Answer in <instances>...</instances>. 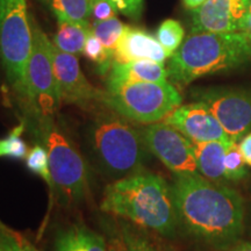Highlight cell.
<instances>
[{
    "instance_id": "1",
    "label": "cell",
    "mask_w": 251,
    "mask_h": 251,
    "mask_svg": "<svg viewBox=\"0 0 251 251\" xmlns=\"http://www.w3.org/2000/svg\"><path fill=\"white\" fill-rule=\"evenodd\" d=\"M172 190L180 224L194 237L218 250L241 241L246 211L237 191L200 174L175 175Z\"/></svg>"
},
{
    "instance_id": "2",
    "label": "cell",
    "mask_w": 251,
    "mask_h": 251,
    "mask_svg": "<svg viewBox=\"0 0 251 251\" xmlns=\"http://www.w3.org/2000/svg\"><path fill=\"white\" fill-rule=\"evenodd\" d=\"M100 209L172 237L180 224L172 186L159 175L137 171L107 185Z\"/></svg>"
},
{
    "instance_id": "3",
    "label": "cell",
    "mask_w": 251,
    "mask_h": 251,
    "mask_svg": "<svg viewBox=\"0 0 251 251\" xmlns=\"http://www.w3.org/2000/svg\"><path fill=\"white\" fill-rule=\"evenodd\" d=\"M251 61V42L240 31L191 33L168 64L169 79L179 86L231 70Z\"/></svg>"
},
{
    "instance_id": "4",
    "label": "cell",
    "mask_w": 251,
    "mask_h": 251,
    "mask_svg": "<svg viewBox=\"0 0 251 251\" xmlns=\"http://www.w3.org/2000/svg\"><path fill=\"white\" fill-rule=\"evenodd\" d=\"M91 148L108 175L126 177L140 171L144 161L142 134L121 115H103L91 128Z\"/></svg>"
},
{
    "instance_id": "5",
    "label": "cell",
    "mask_w": 251,
    "mask_h": 251,
    "mask_svg": "<svg viewBox=\"0 0 251 251\" xmlns=\"http://www.w3.org/2000/svg\"><path fill=\"white\" fill-rule=\"evenodd\" d=\"M183 101L179 91L170 81L131 83L106 86L103 105L127 120L139 124H156L179 107Z\"/></svg>"
},
{
    "instance_id": "6",
    "label": "cell",
    "mask_w": 251,
    "mask_h": 251,
    "mask_svg": "<svg viewBox=\"0 0 251 251\" xmlns=\"http://www.w3.org/2000/svg\"><path fill=\"white\" fill-rule=\"evenodd\" d=\"M33 31L27 0H0V62L6 79L25 102Z\"/></svg>"
},
{
    "instance_id": "7",
    "label": "cell",
    "mask_w": 251,
    "mask_h": 251,
    "mask_svg": "<svg viewBox=\"0 0 251 251\" xmlns=\"http://www.w3.org/2000/svg\"><path fill=\"white\" fill-rule=\"evenodd\" d=\"M33 46L26 74L25 106L33 113L37 122L51 120L59 106L57 81L54 71L51 41L30 15Z\"/></svg>"
},
{
    "instance_id": "8",
    "label": "cell",
    "mask_w": 251,
    "mask_h": 251,
    "mask_svg": "<svg viewBox=\"0 0 251 251\" xmlns=\"http://www.w3.org/2000/svg\"><path fill=\"white\" fill-rule=\"evenodd\" d=\"M39 124L45 135L55 188L68 202L78 201L85 196L89 186L85 161L70 140L52 125V119Z\"/></svg>"
},
{
    "instance_id": "9",
    "label": "cell",
    "mask_w": 251,
    "mask_h": 251,
    "mask_svg": "<svg viewBox=\"0 0 251 251\" xmlns=\"http://www.w3.org/2000/svg\"><path fill=\"white\" fill-rule=\"evenodd\" d=\"M191 96L211 109L234 142H240L251 131V89L207 87L193 90Z\"/></svg>"
},
{
    "instance_id": "10",
    "label": "cell",
    "mask_w": 251,
    "mask_h": 251,
    "mask_svg": "<svg viewBox=\"0 0 251 251\" xmlns=\"http://www.w3.org/2000/svg\"><path fill=\"white\" fill-rule=\"evenodd\" d=\"M150 152L174 175L199 174L193 142L165 121L150 124L141 131Z\"/></svg>"
},
{
    "instance_id": "11",
    "label": "cell",
    "mask_w": 251,
    "mask_h": 251,
    "mask_svg": "<svg viewBox=\"0 0 251 251\" xmlns=\"http://www.w3.org/2000/svg\"><path fill=\"white\" fill-rule=\"evenodd\" d=\"M51 52L61 103L86 106L101 100L103 91L87 80L76 55L62 51L52 42Z\"/></svg>"
},
{
    "instance_id": "12",
    "label": "cell",
    "mask_w": 251,
    "mask_h": 251,
    "mask_svg": "<svg viewBox=\"0 0 251 251\" xmlns=\"http://www.w3.org/2000/svg\"><path fill=\"white\" fill-rule=\"evenodd\" d=\"M163 121L179 130L193 143L231 141L213 112L201 101L180 105Z\"/></svg>"
},
{
    "instance_id": "13",
    "label": "cell",
    "mask_w": 251,
    "mask_h": 251,
    "mask_svg": "<svg viewBox=\"0 0 251 251\" xmlns=\"http://www.w3.org/2000/svg\"><path fill=\"white\" fill-rule=\"evenodd\" d=\"M248 0H206L192 11L191 33H235Z\"/></svg>"
},
{
    "instance_id": "14",
    "label": "cell",
    "mask_w": 251,
    "mask_h": 251,
    "mask_svg": "<svg viewBox=\"0 0 251 251\" xmlns=\"http://www.w3.org/2000/svg\"><path fill=\"white\" fill-rule=\"evenodd\" d=\"M168 58L170 56L156 37L146 30L130 26H126L114 50V63L150 59L164 64Z\"/></svg>"
},
{
    "instance_id": "15",
    "label": "cell",
    "mask_w": 251,
    "mask_h": 251,
    "mask_svg": "<svg viewBox=\"0 0 251 251\" xmlns=\"http://www.w3.org/2000/svg\"><path fill=\"white\" fill-rule=\"evenodd\" d=\"M168 79V69H165L164 64L150 59H136L127 63H113L107 75L106 86L131 83H163Z\"/></svg>"
},
{
    "instance_id": "16",
    "label": "cell",
    "mask_w": 251,
    "mask_h": 251,
    "mask_svg": "<svg viewBox=\"0 0 251 251\" xmlns=\"http://www.w3.org/2000/svg\"><path fill=\"white\" fill-rule=\"evenodd\" d=\"M234 141H209L193 143L198 172L213 183L225 184V155L228 146Z\"/></svg>"
},
{
    "instance_id": "17",
    "label": "cell",
    "mask_w": 251,
    "mask_h": 251,
    "mask_svg": "<svg viewBox=\"0 0 251 251\" xmlns=\"http://www.w3.org/2000/svg\"><path fill=\"white\" fill-rule=\"evenodd\" d=\"M57 29L51 42L62 51L72 55L83 54L84 46L91 31V25L57 17Z\"/></svg>"
},
{
    "instance_id": "18",
    "label": "cell",
    "mask_w": 251,
    "mask_h": 251,
    "mask_svg": "<svg viewBox=\"0 0 251 251\" xmlns=\"http://www.w3.org/2000/svg\"><path fill=\"white\" fill-rule=\"evenodd\" d=\"M55 251H108L105 240L85 226L74 225L58 234Z\"/></svg>"
},
{
    "instance_id": "19",
    "label": "cell",
    "mask_w": 251,
    "mask_h": 251,
    "mask_svg": "<svg viewBox=\"0 0 251 251\" xmlns=\"http://www.w3.org/2000/svg\"><path fill=\"white\" fill-rule=\"evenodd\" d=\"M55 15L90 24L92 0H37Z\"/></svg>"
},
{
    "instance_id": "20",
    "label": "cell",
    "mask_w": 251,
    "mask_h": 251,
    "mask_svg": "<svg viewBox=\"0 0 251 251\" xmlns=\"http://www.w3.org/2000/svg\"><path fill=\"white\" fill-rule=\"evenodd\" d=\"M83 55L96 64L97 70L101 76H107L113 63H114V52L108 51L101 45V42L94 36L92 30L90 31L89 36L86 39Z\"/></svg>"
},
{
    "instance_id": "21",
    "label": "cell",
    "mask_w": 251,
    "mask_h": 251,
    "mask_svg": "<svg viewBox=\"0 0 251 251\" xmlns=\"http://www.w3.org/2000/svg\"><path fill=\"white\" fill-rule=\"evenodd\" d=\"M126 26L119 19L112 18L108 20L93 21L91 25V30L94 36L98 39L101 45L105 47L108 51L114 52L120 37L124 34Z\"/></svg>"
},
{
    "instance_id": "22",
    "label": "cell",
    "mask_w": 251,
    "mask_h": 251,
    "mask_svg": "<svg viewBox=\"0 0 251 251\" xmlns=\"http://www.w3.org/2000/svg\"><path fill=\"white\" fill-rule=\"evenodd\" d=\"M26 166L30 172L40 176L46 181L52 196L56 188L54 180H52L51 172H50L48 151H47L46 147L40 146V144L34 146L26 156Z\"/></svg>"
},
{
    "instance_id": "23",
    "label": "cell",
    "mask_w": 251,
    "mask_h": 251,
    "mask_svg": "<svg viewBox=\"0 0 251 251\" xmlns=\"http://www.w3.org/2000/svg\"><path fill=\"white\" fill-rule=\"evenodd\" d=\"M185 31L179 21L165 20L161 24L156 33V39L161 43L163 48L166 50L169 56L174 55V52L177 51L184 41Z\"/></svg>"
},
{
    "instance_id": "24",
    "label": "cell",
    "mask_w": 251,
    "mask_h": 251,
    "mask_svg": "<svg viewBox=\"0 0 251 251\" xmlns=\"http://www.w3.org/2000/svg\"><path fill=\"white\" fill-rule=\"evenodd\" d=\"M246 165L247 163L241 152L238 142H231L225 155V176L227 181L236 183L247 177L248 170Z\"/></svg>"
},
{
    "instance_id": "25",
    "label": "cell",
    "mask_w": 251,
    "mask_h": 251,
    "mask_svg": "<svg viewBox=\"0 0 251 251\" xmlns=\"http://www.w3.org/2000/svg\"><path fill=\"white\" fill-rule=\"evenodd\" d=\"M25 131V126L14 127L8 135L0 140V157H11L14 159H26L29 150L21 135Z\"/></svg>"
},
{
    "instance_id": "26",
    "label": "cell",
    "mask_w": 251,
    "mask_h": 251,
    "mask_svg": "<svg viewBox=\"0 0 251 251\" xmlns=\"http://www.w3.org/2000/svg\"><path fill=\"white\" fill-rule=\"evenodd\" d=\"M0 251H40L25 235L0 221Z\"/></svg>"
},
{
    "instance_id": "27",
    "label": "cell",
    "mask_w": 251,
    "mask_h": 251,
    "mask_svg": "<svg viewBox=\"0 0 251 251\" xmlns=\"http://www.w3.org/2000/svg\"><path fill=\"white\" fill-rule=\"evenodd\" d=\"M118 12L119 11L112 0H92L91 18H93L94 21H102L115 18Z\"/></svg>"
},
{
    "instance_id": "28",
    "label": "cell",
    "mask_w": 251,
    "mask_h": 251,
    "mask_svg": "<svg viewBox=\"0 0 251 251\" xmlns=\"http://www.w3.org/2000/svg\"><path fill=\"white\" fill-rule=\"evenodd\" d=\"M122 237L126 251H157L147 238L129 231L128 229H125Z\"/></svg>"
},
{
    "instance_id": "29",
    "label": "cell",
    "mask_w": 251,
    "mask_h": 251,
    "mask_svg": "<svg viewBox=\"0 0 251 251\" xmlns=\"http://www.w3.org/2000/svg\"><path fill=\"white\" fill-rule=\"evenodd\" d=\"M120 13L139 20L143 12V0H112Z\"/></svg>"
},
{
    "instance_id": "30",
    "label": "cell",
    "mask_w": 251,
    "mask_h": 251,
    "mask_svg": "<svg viewBox=\"0 0 251 251\" xmlns=\"http://www.w3.org/2000/svg\"><path fill=\"white\" fill-rule=\"evenodd\" d=\"M238 146H240L241 152H242L247 165L251 166V131L244 135L240 142H238Z\"/></svg>"
},
{
    "instance_id": "31",
    "label": "cell",
    "mask_w": 251,
    "mask_h": 251,
    "mask_svg": "<svg viewBox=\"0 0 251 251\" xmlns=\"http://www.w3.org/2000/svg\"><path fill=\"white\" fill-rule=\"evenodd\" d=\"M238 31L242 33L251 42V11H247V13L241 19L240 25H238Z\"/></svg>"
},
{
    "instance_id": "32",
    "label": "cell",
    "mask_w": 251,
    "mask_h": 251,
    "mask_svg": "<svg viewBox=\"0 0 251 251\" xmlns=\"http://www.w3.org/2000/svg\"><path fill=\"white\" fill-rule=\"evenodd\" d=\"M229 251H251V242L247 241H238L234 247H231Z\"/></svg>"
},
{
    "instance_id": "33",
    "label": "cell",
    "mask_w": 251,
    "mask_h": 251,
    "mask_svg": "<svg viewBox=\"0 0 251 251\" xmlns=\"http://www.w3.org/2000/svg\"><path fill=\"white\" fill-rule=\"evenodd\" d=\"M206 0H183L184 2V6L188 9H196L197 7H199L200 5L203 4Z\"/></svg>"
},
{
    "instance_id": "34",
    "label": "cell",
    "mask_w": 251,
    "mask_h": 251,
    "mask_svg": "<svg viewBox=\"0 0 251 251\" xmlns=\"http://www.w3.org/2000/svg\"><path fill=\"white\" fill-rule=\"evenodd\" d=\"M248 11H251V0H248Z\"/></svg>"
}]
</instances>
